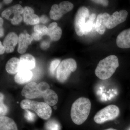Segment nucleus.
I'll return each mask as SVG.
<instances>
[{
	"label": "nucleus",
	"instance_id": "6",
	"mask_svg": "<svg viewBox=\"0 0 130 130\" xmlns=\"http://www.w3.org/2000/svg\"><path fill=\"white\" fill-rule=\"evenodd\" d=\"M118 107L115 105H108L96 114L94 120L96 123L102 124L116 118L120 114Z\"/></svg>",
	"mask_w": 130,
	"mask_h": 130
},
{
	"label": "nucleus",
	"instance_id": "35",
	"mask_svg": "<svg viewBox=\"0 0 130 130\" xmlns=\"http://www.w3.org/2000/svg\"><path fill=\"white\" fill-rule=\"evenodd\" d=\"M1 31V34H0V35H1V37L4 35V31H3V29L2 28H1V31Z\"/></svg>",
	"mask_w": 130,
	"mask_h": 130
},
{
	"label": "nucleus",
	"instance_id": "29",
	"mask_svg": "<svg viewBox=\"0 0 130 130\" xmlns=\"http://www.w3.org/2000/svg\"><path fill=\"white\" fill-rule=\"evenodd\" d=\"M31 36H32L33 39L36 40V41H39V40L41 39L42 36L40 35V34H38V33L34 32L32 33Z\"/></svg>",
	"mask_w": 130,
	"mask_h": 130
},
{
	"label": "nucleus",
	"instance_id": "19",
	"mask_svg": "<svg viewBox=\"0 0 130 130\" xmlns=\"http://www.w3.org/2000/svg\"><path fill=\"white\" fill-rule=\"evenodd\" d=\"M5 68L9 74H17L20 70V59L16 57L11 58L6 64Z\"/></svg>",
	"mask_w": 130,
	"mask_h": 130
},
{
	"label": "nucleus",
	"instance_id": "30",
	"mask_svg": "<svg viewBox=\"0 0 130 130\" xmlns=\"http://www.w3.org/2000/svg\"><path fill=\"white\" fill-rule=\"evenodd\" d=\"M50 46V43L47 42L43 41L40 44L41 48L43 50L47 49Z\"/></svg>",
	"mask_w": 130,
	"mask_h": 130
},
{
	"label": "nucleus",
	"instance_id": "17",
	"mask_svg": "<svg viewBox=\"0 0 130 130\" xmlns=\"http://www.w3.org/2000/svg\"><path fill=\"white\" fill-rule=\"evenodd\" d=\"M32 76L33 74L30 70H20L15 75L14 80L17 83L23 84L30 81Z\"/></svg>",
	"mask_w": 130,
	"mask_h": 130
},
{
	"label": "nucleus",
	"instance_id": "16",
	"mask_svg": "<svg viewBox=\"0 0 130 130\" xmlns=\"http://www.w3.org/2000/svg\"><path fill=\"white\" fill-rule=\"evenodd\" d=\"M20 70H32L35 66V58L31 55L26 54L21 56L20 58Z\"/></svg>",
	"mask_w": 130,
	"mask_h": 130
},
{
	"label": "nucleus",
	"instance_id": "12",
	"mask_svg": "<svg viewBox=\"0 0 130 130\" xmlns=\"http://www.w3.org/2000/svg\"><path fill=\"white\" fill-rule=\"evenodd\" d=\"M24 10L21 5L17 4L5 9L2 13L1 15L7 19L11 21L15 16L23 14Z\"/></svg>",
	"mask_w": 130,
	"mask_h": 130
},
{
	"label": "nucleus",
	"instance_id": "7",
	"mask_svg": "<svg viewBox=\"0 0 130 130\" xmlns=\"http://www.w3.org/2000/svg\"><path fill=\"white\" fill-rule=\"evenodd\" d=\"M90 16L89 9L85 7H81L78 10L74 18V26L75 31L79 36L84 35V27Z\"/></svg>",
	"mask_w": 130,
	"mask_h": 130
},
{
	"label": "nucleus",
	"instance_id": "18",
	"mask_svg": "<svg viewBox=\"0 0 130 130\" xmlns=\"http://www.w3.org/2000/svg\"><path fill=\"white\" fill-rule=\"evenodd\" d=\"M0 130H18L15 121L6 116L0 117Z\"/></svg>",
	"mask_w": 130,
	"mask_h": 130
},
{
	"label": "nucleus",
	"instance_id": "14",
	"mask_svg": "<svg viewBox=\"0 0 130 130\" xmlns=\"http://www.w3.org/2000/svg\"><path fill=\"white\" fill-rule=\"evenodd\" d=\"M33 38L30 35L26 33L20 34L18 39V51L20 54H24L26 51L28 46L31 43Z\"/></svg>",
	"mask_w": 130,
	"mask_h": 130
},
{
	"label": "nucleus",
	"instance_id": "13",
	"mask_svg": "<svg viewBox=\"0 0 130 130\" xmlns=\"http://www.w3.org/2000/svg\"><path fill=\"white\" fill-rule=\"evenodd\" d=\"M24 21L26 24H37L40 21V18L35 14L33 9L29 7L26 6L24 8Z\"/></svg>",
	"mask_w": 130,
	"mask_h": 130
},
{
	"label": "nucleus",
	"instance_id": "10",
	"mask_svg": "<svg viewBox=\"0 0 130 130\" xmlns=\"http://www.w3.org/2000/svg\"><path fill=\"white\" fill-rule=\"evenodd\" d=\"M18 35L14 32H9L7 35L3 42V46L7 53H9L14 51L18 42Z\"/></svg>",
	"mask_w": 130,
	"mask_h": 130
},
{
	"label": "nucleus",
	"instance_id": "23",
	"mask_svg": "<svg viewBox=\"0 0 130 130\" xmlns=\"http://www.w3.org/2000/svg\"><path fill=\"white\" fill-rule=\"evenodd\" d=\"M46 127L47 130H60L59 124L55 120H50L47 122Z\"/></svg>",
	"mask_w": 130,
	"mask_h": 130
},
{
	"label": "nucleus",
	"instance_id": "1",
	"mask_svg": "<svg viewBox=\"0 0 130 130\" xmlns=\"http://www.w3.org/2000/svg\"><path fill=\"white\" fill-rule=\"evenodd\" d=\"M21 95L26 98L29 99L43 97L44 102L50 106H54L58 101L57 94L50 89L48 84L44 81L38 84L31 82L27 84L22 89Z\"/></svg>",
	"mask_w": 130,
	"mask_h": 130
},
{
	"label": "nucleus",
	"instance_id": "26",
	"mask_svg": "<svg viewBox=\"0 0 130 130\" xmlns=\"http://www.w3.org/2000/svg\"><path fill=\"white\" fill-rule=\"evenodd\" d=\"M24 117L28 121L32 122L35 120L36 116L33 113L30 111L29 110H26L25 111Z\"/></svg>",
	"mask_w": 130,
	"mask_h": 130
},
{
	"label": "nucleus",
	"instance_id": "28",
	"mask_svg": "<svg viewBox=\"0 0 130 130\" xmlns=\"http://www.w3.org/2000/svg\"><path fill=\"white\" fill-rule=\"evenodd\" d=\"M92 2L102 5L104 6H107L108 5V1L106 0H97V1H92Z\"/></svg>",
	"mask_w": 130,
	"mask_h": 130
},
{
	"label": "nucleus",
	"instance_id": "11",
	"mask_svg": "<svg viewBox=\"0 0 130 130\" xmlns=\"http://www.w3.org/2000/svg\"><path fill=\"white\" fill-rule=\"evenodd\" d=\"M116 44L122 49L130 48V28L121 31L117 36Z\"/></svg>",
	"mask_w": 130,
	"mask_h": 130
},
{
	"label": "nucleus",
	"instance_id": "9",
	"mask_svg": "<svg viewBox=\"0 0 130 130\" xmlns=\"http://www.w3.org/2000/svg\"><path fill=\"white\" fill-rule=\"evenodd\" d=\"M128 12L126 10H121L119 12L116 11L110 16L107 23L106 28L113 29L116 26L123 23L126 20Z\"/></svg>",
	"mask_w": 130,
	"mask_h": 130
},
{
	"label": "nucleus",
	"instance_id": "5",
	"mask_svg": "<svg viewBox=\"0 0 130 130\" xmlns=\"http://www.w3.org/2000/svg\"><path fill=\"white\" fill-rule=\"evenodd\" d=\"M77 68V63L74 59L68 58L64 60L57 68L56 78L59 82L64 83L68 79L72 72L76 71Z\"/></svg>",
	"mask_w": 130,
	"mask_h": 130
},
{
	"label": "nucleus",
	"instance_id": "4",
	"mask_svg": "<svg viewBox=\"0 0 130 130\" xmlns=\"http://www.w3.org/2000/svg\"><path fill=\"white\" fill-rule=\"evenodd\" d=\"M20 106L22 109L24 110H33L39 117L44 120L48 119L52 113L50 106L45 102L26 99L21 101Z\"/></svg>",
	"mask_w": 130,
	"mask_h": 130
},
{
	"label": "nucleus",
	"instance_id": "24",
	"mask_svg": "<svg viewBox=\"0 0 130 130\" xmlns=\"http://www.w3.org/2000/svg\"><path fill=\"white\" fill-rule=\"evenodd\" d=\"M1 103H0V115L1 116H5L8 112L7 107L3 103L4 96L2 93H1Z\"/></svg>",
	"mask_w": 130,
	"mask_h": 130
},
{
	"label": "nucleus",
	"instance_id": "21",
	"mask_svg": "<svg viewBox=\"0 0 130 130\" xmlns=\"http://www.w3.org/2000/svg\"><path fill=\"white\" fill-rule=\"evenodd\" d=\"M62 33L61 28L58 26L54 29L49 30L48 36H49L51 40L56 41L60 39Z\"/></svg>",
	"mask_w": 130,
	"mask_h": 130
},
{
	"label": "nucleus",
	"instance_id": "20",
	"mask_svg": "<svg viewBox=\"0 0 130 130\" xmlns=\"http://www.w3.org/2000/svg\"><path fill=\"white\" fill-rule=\"evenodd\" d=\"M96 14L95 13L91 14L89 18L86 22L84 27L83 33V35H86L88 34L93 29V27L95 26V24Z\"/></svg>",
	"mask_w": 130,
	"mask_h": 130
},
{
	"label": "nucleus",
	"instance_id": "2",
	"mask_svg": "<svg viewBox=\"0 0 130 130\" xmlns=\"http://www.w3.org/2000/svg\"><path fill=\"white\" fill-rule=\"evenodd\" d=\"M91 106L88 98L81 97L76 100L71 108V116L73 122L77 125L83 124L88 117Z\"/></svg>",
	"mask_w": 130,
	"mask_h": 130
},
{
	"label": "nucleus",
	"instance_id": "39",
	"mask_svg": "<svg viewBox=\"0 0 130 130\" xmlns=\"http://www.w3.org/2000/svg\"></svg>",
	"mask_w": 130,
	"mask_h": 130
},
{
	"label": "nucleus",
	"instance_id": "15",
	"mask_svg": "<svg viewBox=\"0 0 130 130\" xmlns=\"http://www.w3.org/2000/svg\"><path fill=\"white\" fill-rule=\"evenodd\" d=\"M110 16L107 13H100L97 16L95 28L96 30L100 35H103L105 32L107 23Z\"/></svg>",
	"mask_w": 130,
	"mask_h": 130
},
{
	"label": "nucleus",
	"instance_id": "8",
	"mask_svg": "<svg viewBox=\"0 0 130 130\" xmlns=\"http://www.w3.org/2000/svg\"><path fill=\"white\" fill-rule=\"evenodd\" d=\"M74 5L68 1H63L59 5L54 4L51 7L50 11V18L57 20L61 18L65 14L73 9Z\"/></svg>",
	"mask_w": 130,
	"mask_h": 130
},
{
	"label": "nucleus",
	"instance_id": "34",
	"mask_svg": "<svg viewBox=\"0 0 130 130\" xmlns=\"http://www.w3.org/2000/svg\"><path fill=\"white\" fill-rule=\"evenodd\" d=\"M3 19L1 17L0 18V26H1V28L3 24Z\"/></svg>",
	"mask_w": 130,
	"mask_h": 130
},
{
	"label": "nucleus",
	"instance_id": "33",
	"mask_svg": "<svg viewBox=\"0 0 130 130\" xmlns=\"http://www.w3.org/2000/svg\"><path fill=\"white\" fill-rule=\"evenodd\" d=\"M5 51V49L4 46L2 45L1 42H0V54H3Z\"/></svg>",
	"mask_w": 130,
	"mask_h": 130
},
{
	"label": "nucleus",
	"instance_id": "38",
	"mask_svg": "<svg viewBox=\"0 0 130 130\" xmlns=\"http://www.w3.org/2000/svg\"><path fill=\"white\" fill-rule=\"evenodd\" d=\"M57 107L56 106H54V109L56 110V109H57Z\"/></svg>",
	"mask_w": 130,
	"mask_h": 130
},
{
	"label": "nucleus",
	"instance_id": "31",
	"mask_svg": "<svg viewBox=\"0 0 130 130\" xmlns=\"http://www.w3.org/2000/svg\"><path fill=\"white\" fill-rule=\"evenodd\" d=\"M49 21L48 17L45 15H42L40 18V21L43 24H46Z\"/></svg>",
	"mask_w": 130,
	"mask_h": 130
},
{
	"label": "nucleus",
	"instance_id": "32",
	"mask_svg": "<svg viewBox=\"0 0 130 130\" xmlns=\"http://www.w3.org/2000/svg\"><path fill=\"white\" fill-rule=\"evenodd\" d=\"M58 27V24L56 22H53L49 25L48 29L49 30H51Z\"/></svg>",
	"mask_w": 130,
	"mask_h": 130
},
{
	"label": "nucleus",
	"instance_id": "3",
	"mask_svg": "<svg viewBox=\"0 0 130 130\" xmlns=\"http://www.w3.org/2000/svg\"><path fill=\"white\" fill-rule=\"evenodd\" d=\"M119 66L117 56L110 55L100 61L95 71V75L101 80L109 79L113 75Z\"/></svg>",
	"mask_w": 130,
	"mask_h": 130
},
{
	"label": "nucleus",
	"instance_id": "25",
	"mask_svg": "<svg viewBox=\"0 0 130 130\" xmlns=\"http://www.w3.org/2000/svg\"><path fill=\"white\" fill-rule=\"evenodd\" d=\"M60 61L58 59L54 60L51 61L50 66V73L52 75H53L55 71L56 68L59 66V65L60 64Z\"/></svg>",
	"mask_w": 130,
	"mask_h": 130
},
{
	"label": "nucleus",
	"instance_id": "37",
	"mask_svg": "<svg viewBox=\"0 0 130 130\" xmlns=\"http://www.w3.org/2000/svg\"><path fill=\"white\" fill-rule=\"evenodd\" d=\"M104 130H117L115 129H113V128H109V129H105Z\"/></svg>",
	"mask_w": 130,
	"mask_h": 130
},
{
	"label": "nucleus",
	"instance_id": "36",
	"mask_svg": "<svg viewBox=\"0 0 130 130\" xmlns=\"http://www.w3.org/2000/svg\"><path fill=\"white\" fill-rule=\"evenodd\" d=\"M4 3H5L6 4H8L12 2V1H11V0H7V1H3Z\"/></svg>",
	"mask_w": 130,
	"mask_h": 130
},
{
	"label": "nucleus",
	"instance_id": "22",
	"mask_svg": "<svg viewBox=\"0 0 130 130\" xmlns=\"http://www.w3.org/2000/svg\"><path fill=\"white\" fill-rule=\"evenodd\" d=\"M34 32L40 34L42 36L44 35H48L49 33V30L48 28H47L45 25H35L34 26Z\"/></svg>",
	"mask_w": 130,
	"mask_h": 130
},
{
	"label": "nucleus",
	"instance_id": "27",
	"mask_svg": "<svg viewBox=\"0 0 130 130\" xmlns=\"http://www.w3.org/2000/svg\"><path fill=\"white\" fill-rule=\"evenodd\" d=\"M23 20V18L20 15L14 17L11 21V23L13 25H17L20 24Z\"/></svg>",
	"mask_w": 130,
	"mask_h": 130
}]
</instances>
